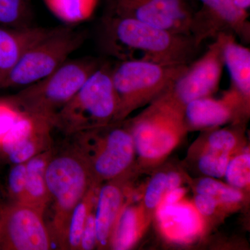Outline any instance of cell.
Returning a JSON list of instances; mask_svg holds the SVG:
<instances>
[{
	"mask_svg": "<svg viewBox=\"0 0 250 250\" xmlns=\"http://www.w3.org/2000/svg\"><path fill=\"white\" fill-rule=\"evenodd\" d=\"M20 116L21 113L7 100L0 102V143L13 127Z\"/></svg>",
	"mask_w": 250,
	"mask_h": 250,
	"instance_id": "f546056e",
	"label": "cell"
},
{
	"mask_svg": "<svg viewBox=\"0 0 250 250\" xmlns=\"http://www.w3.org/2000/svg\"><path fill=\"white\" fill-rule=\"evenodd\" d=\"M200 4L195 12L193 35L204 42L221 32L231 33L245 44L250 41L249 14L238 9L231 0H192Z\"/></svg>",
	"mask_w": 250,
	"mask_h": 250,
	"instance_id": "7c38bea8",
	"label": "cell"
},
{
	"mask_svg": "<svg viewBox=\"0 0 250 250\" xmlns=\"http://www.w3.org/2000/svg\"><path fill=\"white\" fill-rule=\"evenodd\" d=\"M219 202L213 197L199 194L195 197V206L199 213L205 216H208L214 213Z\"/></svg>",
	"mask_w": 250,
	"mask_h": 250,
	"instance_id": "1f68e13d",
	"label": "cell"
},
{
	"mask_svg": "<svg viewBox=\"0 0 250 250\" xmlns=\"http://www.w3.org/2000/svg\"><path fill=\"white\" fill-rule=\"evenodd\" d=\"M97 247L96 228L94 210L88 215L82 233L80 250H92Z\"/></svg>",
	"mask_w": 250,
	"mask_h": 250,
	"instance_id": "4dcf8cb0",
	"label": "cell"
},
{
	"mask_svg": "<svg viewBox=\"0 0 250 250\" xmlns=\"http://www.w3.org/2000/svg\"><path fill=\"white\" fill-rule=\"evenodd\" d=\"M229 153L207 149L200 158L198 167L202 173L212 178H220L225 175L229 161Z\"/></svg>",
	"mask_w": 250,
	"mask_h": 250,
	"instance_id": "484cf974",
	"label": "cell"
},
{
	"mask_svg": "<svg viewBox=\"0 0 250 250\" xmlns=\"http://www.w3.org/2000/svg\"><path fill=\"white\" fill-rule=\"evenodd\" d=\"M186 190L183 188L178 187L174 190H170L166 194L163 200H161V205H173L180 202L181 199L185 195ZM159 204V205H160Z\"/></svg>",
	"mask_w": 250,
	"mask_h": 250,
	"instance_id": "d6a6232c",
	"label": "cell"
},
{
	"mask_svg": "<svg viewBox=\"0 0 250 250\" xmlns=\"http://www.w3.org/2000/svg\"><path fill=\"white\" fill-rule=\"evenodd\" d=\"M231 1L238 9L248 12L250 7V0H231Z\"/></svg>",
	"mask_w": 250,
	"mask_h": 250,
	"instance_id": "e575fe53",
	"label": "cell"
},
{
	"mask_svg": "<svg viewBox=\"0 0 250 250\" xmlns=\"http://www.w3.org/2000/svg\"><path fill=\"white\" fill-rule=\"evenodd\" d=\"M94 182H97L85 163L71 149L67 147L59 153L54 151L46 170L47 207L51 208L47 227L53 248L66 250L67 228L72 212Z\"/></svg>",
	"mask_w": 250,
	"mask_h": 250,
	"instance_id": "7a4b0ae2",
	"label": "cell"
},
{
	"mask_svg": "<svg viewBox=\"0 0 250 250\" xmlns=\"http://www.w3.org/2000/svg\"><path fill=\"white\" fill-rule=\"evenodd\" d=\"M223 32L214 38L205 54L188 65L185 71L170 89L177 103L184 106L188 103L210 97L218 90L224 65Z\"/></svg>",
	"mask_w": 250,
	"mask_h": 250,
	"instance_id": "8fae6325",
	"label": "cell"
},
{
	"mask_svg": "<svg viewBox=\"0 0 250 250\" xmlns=\"http://www.w3.org/2000/svg\"><path fill=\"white\" fill-rule=\"evenodd\" d=\"M103 62L90 57L67 60L48 76L24 87L8 102L21 114L52 124L57 113Z\"/></svg>",
	"mask_w": 250,
	"mask_h": 250,
	"instance_id": "3957f363",
	"label": "cell"
},
{
	"mask_svg": "<svg viewBox=\"0 0 250 250\" xmlns=\"http://www.w3.org/2000/svg\"><path fill=\"white\" fill-rule=\"evenodd\" d=\"M112 66L103 63L57 113L54 128L65 136L116 122L118 98L111 77Z\"/></svg>",
	"mask_w": 250,
	"mask_h": 250,
	"instance_id": "277c9868",
	"label": "cell"
},
{
	"mask_svg": "<svg viewBox=\"0 0 250 250\" xmlns=\"http://www.w3.org/2000/svg\"><path fill=\"white\" fill-rule=\"evenodd\" d=\"M84 41V32L70 25L54 27L22 54L0 89L27 86L48 76L68 60Z\"/></svg>",
	"mask_w": 250,
	"mask_h": 250,
	"instance_id": "ba28073f",
	"label": "cell"
},
{
	"mask_svg": "<svg viewBox=\"0 0 250 250\" xmlns=\"http://www.w3.org/2000/svg\"><path fill=\"white\" fill-rule=\"evenodd\" d=\"M53 249L45 220L39 210L24 204L13 203L0 210V250Z\"/></svg>",
	"mask_w": 250,
	"mask_h": 250,
	"instance_id": "30bf717a",
	"label": "cell"
},
{
	"mask_svg": "<svg viewBox=\"0 0 250 250\" xmlns=\"http://www.w3.org/2000/svg\"><path fill=\"white\" fill-rule=\"evenodd\" d=\"M54 28H11L0 26V85L29 47Z\"/></svg>",
	"mask_w": 250,
	"mask_h": 250,
	"instance_id": "2e32d148",
	"label": "cell"
},
{
	"mask_svg": "<svg viewBox=\"0 0 250 250\" xmlns=\"http://www.w3.org/2000/svg\"><path fill=\"white\" fill-rule=\"evenodd\" d=\"M157 218L161 231L172 241H191L202 230L198 211L190 204L180 202L168 205L160 204Z\"/></svg>",
	"mask_w": 250,
	"mask_h": 250,
	"instance_id": "9a60e30c",
	"label": "cell"
},
{
	"mask_svg": "<svg viewBox=\"0 0 250 250\" xmlns=\"http://www.w3.org/2000/svg\"><path fill=\"white\" fill-rule=\"evenodd\" d=\"M54 147L26 161V195L24 205L31 206L45 215L49 203L46 170L54 152Z\"/></svg>",
	"mask_w": 250,
	"mask_h": 250,
	"instance_id": "d6986e66",
	"label": "cell"
},
{
	"mask_svg": "<svg viewBox=\"0 0 250 250\" xmlns=\"http://www.w3.org/2000/svg\"><path fill=\"white\" fill-rule=\"evenodd\" d=\"M52 14L68 25L84 22L91 17L98 0H44Z\"/></svg>",
	"mask_w": 250,
	"mask_h": 250,
	"instance_id": "7402d4cb",
	"label": "cell"
},
{
	"mask_svg": "<svg viewBox=\"0 0 250 250\" xmlns=\"http://www.w3.org/2000/svg\"><path fill=\"white\" fill-rule=\"evenodd\" d=\"M11 202L24 204L26 195V162L13 164L7 181Z\"/></svg>",
	"mask_w": 250,
	"mask_h": 250,
	"instance_id": "4316f807",
	"label": "cell"
},
{
	"mask_svg": "<svg viewBox=\"0 0 250 250\" xmlns=\"http://www.w3.org/2000/svg\"><path fill=\"white\" fill-rule=\"evenodd\" d=\"M197 193L213 197L223 203H236L241 201L243 195L238 189L227 186L212 177H205L198 182Z\"/></svg>",
	"mask_w": 250,
	"mask_h": 250,
	"instance_id": "cb8c5ba5",
	"label": "cell"
},
{
	"mask_svg": "<svg viewBox=\"0 0 250 250\" xmlns=\"http://www.w3.org/2000/svg\"><path fill=\"white\" fill-rule=\"evenodd\" d=\"M100 187V183L94 182L83 198L74 208L67 228L66 250H80L83 228L88 215L95 208Z\"/></svg>",
	"mask_w": 250,
	"mask_h": 250,
	"instance_id": "44dd1931",
	"label": "cell"
},
{
	"mask_svg": "<svg viewBox=\"0 0 250 250\" xmlns=\"http://www.w3.org/2000/svg\"><path fill=\"white\" fill-rule=\"evenodd\" d=\"M120 123L116 122L67 136L68 147L83 161L98 183L119 177L134 159L132 136L128 126H120Z\"/></svg>",
	"mask_w": 250,
	"mask_h": 250,
	"instance_id": "5b68a950",
	"label": "cell"
},
{
	"mask_svg": "<svg viewBox=\"0 0 250 250\" xmlns=\"http://www.w3.org/2000/svg\"><path fill=\"white\" fill-rule=\"evenodd\" d=\"M123 207V192L118 184L111 182L100 187L94 211L98 248L110 246L113 228Z\"/></svg>",
	"mask_w": 250,
	"mask_h": 250,
	"instance_id": "ac0fdd59",
	"label": "cell"
},
{
	"mask_svg": "<svg viewBox=\"0 0 250 250\" xmlns=\"http://www.w3.org/2000/svg\"><path fill=\"white\" fill-rule=\"evenodd\" d=\"M224 176L229 185L235 188H243L249 185L250 182L249 153L239 154L229 160Z\"/></svg>",
	"mask_w": 250,
	"mask_h": 250,
	"instance_id": "d4e9b609",
	"label": "cell"
},
{
	"mask_svg": "<svg viewBox=\"0 0 250 250\" xmlns=\"http://www.w3.org/2000/svg\"><path fill=\"white\" fill-rule=\"evenodd\" d=\"M184 108L169 89L127 124L135 151L141 158L161 159L175 147L186 128Z\"/></svg>",
	"mask_w": 250,
	"mask_h": 250,
	"instance_id": "52a82bcc",
	"label": "cell"
},
{
	"mask_svg": "<svg viewBox=\"0 0 250 250\" xmlns=\"http://www.w3.org/2000/svg\"><path fill=\"white\" fill-rule=\"evenodd\" d=\"M167 192V176L164 172H159L149 182L145 194V204L147 208H156Z\"/></svg>",
	"mask_w": 250,
	"mask_h": 250,
	"instance_id": "83f0119b",
	"label": "cell"
},
{
	"mask_svg": "<svg viewBox=\"0 0 250 250\" xmlns=\"http://www.w3.org/2000/svg\"><path fill=\"white\" fill-rule=\"evenodd\" d=\"M248 109L237 94L230 89L222 100L207 97L188 103L184 108V123L194 129L215 127L247 113Z\"/></svg>",
	"mask_w": 250,
	"mask_h": 250,
	"instance_id": "5bb4252c",
	"label": "cell"
},
{
	"mask_svg": "<svg viewBox=\"0 0 250 250\" xmlns=\"http://www.w3.org/2000/svg\"><path fill=\"white\" fill-rule=\"evenodd\" d=\"M141 229V214L136 207H123L112 232L110 246L116 250H126L131 248Z\"/></svg>",
	"mask_w": 250,
	"mask_h": 250,
	"instance_id": "ffe728a7",
	"label": "cell"
},
{
	"mask_svg": "<svg viewBox=\"0 0 250 250\" xmlns=\"http://www.w3.org/2000/svg\"><path fill=\"white\" fill-rule=\"evenodd\" d=\"M1 208H2V207H1V205H0V210H1Z\"/></svg>",
	"mask_w": 250,
	"mask_h": 250,
	"instance_id": "d590c367",
	"label": "cell"
},
{
	"mask_svg": "<svg viewBox=\"0 0 250 250\" xmlns=\"http://www.w3.org/2000/svg\"><path fill=\"white\" fill-rule=\"evenodd\" d=\"M236 144V136L230 130H217L208 136V148L213 150L230 154Z\"/></svg>",
	"mask_w": 250,
	"mask_h": 250,
	"instance_id": "f1b7e54d",
	"label": "cell"
},
{
	"mask_svg": "<svg viewBox=\"0 0 250 250\" xmlns=\"http://www.w3.org/2000/svg\"><path fill=\"white\" fill-rule=\"evenodd\" d=\"M224 65L228 68L231 89L249 106L250 98V49L236 41L231 33L223 32Z\"/></svg>",
	"mask_w": 250,
	"mask_h": 250,
	"instance_id": "e0dca14e",
	"label": "cell"
},
{
	"mask_svg": "<svg viewBox=\"0 0 250 250\" xmlns=\"http://www.w3.org/2000/svg\"><path fill=\"white\" fill-rule=\"evenodd\" d=\"M98 42L102 50L118 62L139 60L166 65H188L200 47L192 36L107 13L99 25Z\"/></svg>",
	"mask_w": 250,
	"mask_h": 250,
	"instance_id": "6da1fadb",
	"label": "cell"
},
{
	"mask_svg": "<svg viewBox=\"0 0 250 250\" xmlns=\"http://www.w3.org/2000/svg\"><path fill=\"white\" fill-rule=\"evenodd\" d=\"M50 122L21 114L0 143V150L11 164L24 163L53 147Z\"/></svg>",
	"mask_w": 250,
	"mask_h": 250,
	"instance_id": "4fadbf2b",
	"label": "cell"
},
{
	"mask_svg": "<svg viewBox=\"0 0 250 250\" xmlns=\"http://www.w3.org/2000/svg\"><path fill=\"white\" fill-rule=\"evenodd\" d=\"M166 176H167V192L179 187L182 182V179L178 173L175 172H170L166 174Z\"/></svg>",
	"mask_w": 250,
	"mask_h": 250,
	"instance_id": "836d02e7",
	"label": "cell"
},
{
	"mask_svg": "<svg viewBox=\"0 0 250 250\" xmlns=\"http://www.w3.org/2000/svg\"><path fill=\"white\" fill-rule=\"evenodd\" d=\"M192 0H107L106 13L132 18L174 34L192 36L197 11L192 5Z\"/></svg>",
	"mask_w": 250,
	"mask_h": 250,
	"instance_id": "9c48e42d",
	"label": "cell"
},
{
	"mask_svg": "<svg viewBox=\"0 0 250 250\" xmlns=\"http://www.w3.org/2000/svg\"><path fill=\"white\" fill-rule=\"evenodd\" d=\"M30 0H0V26L11 28L32 27Z\"/></svg>",
	"mask_w": 250,
	"mask_h": 250,
	"instance_id": "603a6c76",
	"label": "cell"
},
{
	"mask_svg": "<svg viewBox=\"0 0 250 250\" xmlns=\"http://www.w3.org/2000/svg\"><path fill=\"white\" fill-rule=\"evenodd\" d=\"M187 66L139 60L118 62L111 68L118 102L115 123L124 121L135 109L170 89Z\"/></svg>",
	"mask_w": 250,
	"mask_h": 250,
	"instance_id": "8992f818",
	"label": "cell"
}]
</instances>
